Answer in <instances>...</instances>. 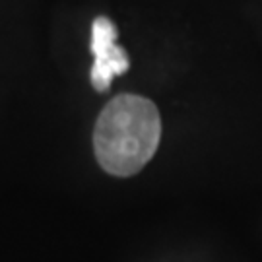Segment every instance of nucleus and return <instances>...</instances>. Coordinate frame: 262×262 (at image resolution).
Returning a JSON list of instances; mask_svg holds the SVG:
<instances>
[{"mask_svg":"<svg viewBox=\"0 0 262 262\" xmlns=\"http://www.w3.org/2000/svg\"><path fill=\"white\" fill-rule=\"evenodd\" d=\"M159 138L158 107L142 95H119L107 103L97 119L95 156L107 173L130 177L154 158Z\"/></svg>","mask_w":262,"mask_h":262,"instance_id":"f257e3e1","label":"nucleus"},{"mask_svg":"<svg viewBox=\"0 0 262 262\" xmlns=\"http://www.w3.org/2000/svg\"><path fill=\"white\" fill-rule=\"evenodd\" d=\"M92 85L97 92L109 90L115 76L128 70V56L117 45V28L109 18H95L92 26Z\"/></svg>","mask_w":262,"mask_h":262,"instance_id":"f03ea898","label":"nucleus"}]
</instances>
